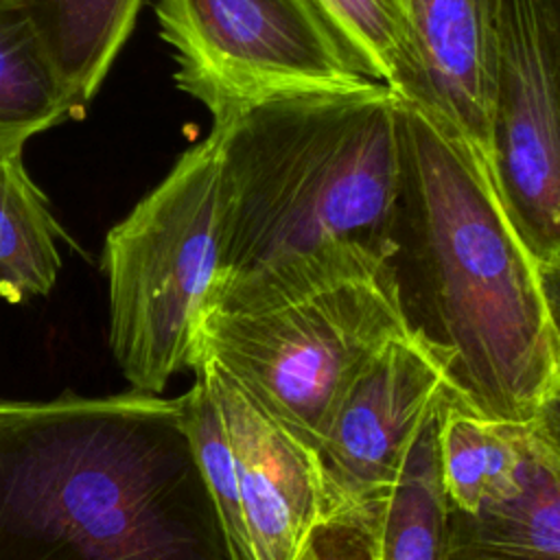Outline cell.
<instances>
[{
    "label": "cell",
    "mask_w": 560,
    "mask_h": 560,
    "mask_svg": "<svg viewBox=\"0 0 560 560\" xmlns=\"http://www.w3.org/2000/svg\"><path fill=\"white\" fill-rule=\"evenodd\" d=\"M400 173L385 267L407 332L475 411L532 422L560 383L536 262L488 166L433 116L398 98Z\"/></svg>",
    "instance_id": "1"
},
{
    "label": "cell",
    "mask_w": 560,
    "mask_h": 560,
    "mask_svg": "<svg viewBox=\"0 0 560 560\" xmlns=\"http://www.w3.org/2000/svg\"><path fill=\"white\" fill-rule=\"evenodd\" d=\"M0 560H232L179 398L0 400Z\"/></svg>",
    "instance_id": "2"
},
{
    "label": "cell",
    "mask_w": 560,
    "mask_h": 560,
    "mask_svg": "<svg viewBox=\"0 0 560 560\" xmlns=\"http://www.w3.org/2000/svg\"><path fill=\"white\" fill-rule=\"evenodd\" d=\"M212 127L223 258L208 298L260 300L385 267L400 173L394 90L276 96Z\"/></svg>",
    "instance_id": "3"
},
{
    "label": "cell",
    "mask_w": 560,
    "mask_h": 560,
    "mask_svg": "<svg viewBox=\"0 0 560 560\" xmlns=\"http://www.w3.org/2000/svg\"><path fill=\"white\" fill-rule=\"evenodd\" d=\"M405 335L383 267L260 300L208 298L195 365L217 363L271 420L317 453L350 385Z\"/></svg>",
    "instance_id": "4"
},
{
    "label": "cell",
    "mask_w": 560,
    "mask_h": 560,
    "mask_svg": "<svg viewBox=\"0 0 560 560\" xmlns=\"http://www.w3.org/2000/svg\"><path fill=\"white\" fill-rule=\"evenodd\" d=\"M221 258V151L212 127L105 236L109 348L131 389L162 394L177 372L195 368L197 326Z\"/></svg>",
    "instance_id": "5"
},
{
    "label": "cell",
    "mask_w": 560,
    "mask_h": 560,
    "mask_svg": "<svg viewBox=\"0 0 560 560\" xmlns=\"http://www.w3.org/2000/svg\"><path fill=\"white\" fill-rule=\"evenodd\" d=\"M155 15L177 88L212 122L276 96L376 83L311 0H155Z\"/></svg>",
    "instance_id": "6"
},
{
    "label": "cell",
    "mask_w": 560,
    "mask_h": 560,
    "mask_svg": "<svg viewBox=\"0 0 560 560\" xmlns=\"http://www.w3.org/2000/svg\"><path fill=\"white\" fill-rule=\"evenodd\" d=\"M490 179L529 258L560 256V101L529 0H494L488 81Z\"/></svg>",
    "instance_id": "7"
},
{
    "label": "cell",
    "mask_w": 560,
    "mask_h": 560,
    "mask_svg": "<svg viewBox=\"0 0 560 560\" xmlns=\"http://www.w3.org/2000/svg\"><path fill=\"white\" fill-rule=\"evenodd\" d=\"M448 396V378L427 348L411 335L389 341L341 398L317 451L335 501L387 494Z\"/></svg>",
    "instance_id": "8"
},
{
    "label": "cell",
    "mask_w": 560,
    "mask_h": 560,
    "mask_svg": "<svg viewBox=\"0 0 560 560\" xmlns=\"http://www.w3.org/2000/svg\"><path fill=\"white\" fill-rule=\"evenodd\" d=\"M192 372L206 381L232 444L254 558L291 560L311 527L339 505L317 453L271 420L217 363L201 359Z\"/></svg>",
    "instance_id": "9"
},
{
    "label": "cell",
    "mask_w": 560,
    "mask_h": 560,
    "mask_svg": "<svg viewBox=\"0 0 560 560\" xmlns=\"http://www.w3.org/2000/svg\"><path fill=\"white\" fill-rule=\"evenodd\" d=\"M413 79L407 103L459 138L490 173L488 81L494 0H400Z\"/></svg>",
    "instance_id": "10"
},
{
    "label": "cell",
    "mask_w": 560,
    "mask_h": 560,
    "mask_svg": "<svg viewBox=\"0 0 560 560\" xmlns=\"http://www.w3.org/2000/svg\"><path fill=\"white\" fill-rule=\"evenodd\" d=\"M442 560H560V462L534 429L518 490L475 512L448 508Z\"/></svg>",
    "instance_id": "11"
},
{
    "label": "cell",
    "mask_w": 560,
    "mask_h": 560,
    "mask_svg": "<svg viewBox=\"0 0 560 560\" xmlns=\"http://www.w3.org/2000/svg\"><path fill=\"white\" fill-rule=\"evenodd\" d=\"M529 422L488 418L455 394L438 416V459L448 508L475 512L521 486Z\"/></svg>",
    "instance_id": "12"
},
{
    "label": "cell",
    "mask_w": 560,
    "mask_h": 560,
    "mask_svg": "<svg viewBox=\"0 0 560 560\" xmlns=\"http://www.w3.org/2000/svg\"><path fill=\"white\" fill-rule=\"evenodd\" d=\"M35 24L70 96L85 109L127 42L142 0H15Z\"/></svg>",
    "instance_id": "13"
},
{
    "label": "cell",
    "mask_w": 560,
    "mask_h": 560,
    "mask_svg": "<svg viewBox=\"0 0 560 560\" xmlns=\"http://www.w3.org/2000/svg\"><path fill=\"white\" fill-rule=\"evenodd\" d=\"M22 149V142H0V298L9 304L52 291L61 269L57 238L68 241L28 177Z\"/></svg>",
    "instance_id": "14"
},
{
    "label": "cell",
    "mask_w": 560,
    "mask_h": 560,
    "mask_svg": "<svg viewBox=\"0 0 560 560\" xmlns=\"http://www.w3.org/2000/svg\"><path fill=\"white\" fill-rule=\"evenodd\" d=\"M72 118L66 85L28 13L0 0V142L31 136Z\"/></svg>",
    "instance_id": "15"
},
{
    "label": "cell",
    "mask_w": 560,
    "mask_h": 560,
    "mask_svg": "<svg viewBox=\"0 0 560 560\" xmlns=\"http://www.w3.org/2000/svg\"><path fill=\"white\" fill-rule=\"evenodd\" d=\"M438 416L440 411L411 444L387 492L381 529L383 560H442L444 556L448 501L440 477Z\"/></svg>",
    "instance_id": "16"
},
{
    "label": "cell",
    "mask_w": 560,
    "mask_h": 560,
    "mask_svg": "<svg viewBox=\"0 0 560 560\" xmlns=\"http://www.w3.org/2000/svg\"><path fill=\"white\" fill-rule=\"evenodd\" d=\"M354 66L407 98L413 63L400 0H311Z\"/></svg>",
    "instance_id": "17"
},
{
    "label": "cell",
    "mask_w": 560,
    "mask_h": 560,
    "mask_svg": "<svg viewBox=\"0 0 560 560\" xmlns=\"http://www.w3.org/2000/svg\"><path fill=\"white\" fill-rule=\"evenodd\" d=\"M177 398L201 475L214 501L230 547V556L232 560H256L245 521L236 459L221 411L206 381L199 374H195V383L190 385V389Z\"/></svg>",
    "instance_id": "18"
},
{
    "label": "cell",
    "mask_w": 560,
    "mask_h": 560,
    "mask_svg": "<svg viewBox=\"0 0 560 560\" xmlns=\"http://www.w3.org/2000/svg\"><path fill=\"white\" fill-rule=\"evenodd\" d=\"M385 499L387 494L339 503L311 527L291 560H383Z\"/></svg>",
    "instance_id": "19"
},
{
    "label": "cell",
    "mask_w": 560,
    "mask_h": 560,
    "mask_svg": "<svg viewBox=\"0 0 560 560\" xmlns=\"http://www.w3.org/2000/svg\"><path fill=\"white\" fill-rule=\"evenodd\" d=\"M542 59L560 101V0H529Z\"/></svg>",
    "instance_id": "20"
},
{
    "label": "cell",
    "mask_w": 560,
    "mask_h": 560,
    "mask_svg": "<svg viewBox=\"0 0 560 560\" xmlns=\"http://www.w3.org/2000/svg\"><path fill=\"white\" fill-rule=\"evenodd\" d=\"M536 276L551 339L560 359V256L536 265Z\"/></svg>",
    "instance_id": "21"
},
{
    "label": "cell",
    "mask_w": 560,
    "mask_h": 560,
    "mask_svg": "<svg viewBox=\"0 0 560 560\" xmlns=\"http://www.w3.org/2000/svg\"><path fill=\"white\" fill-rule=\"evenodd\" d=\"M532 429L560 462V383L542 400L536 418L532 420Z\"/></svg>",
    "instance_id": "22"
}]
</instances>
